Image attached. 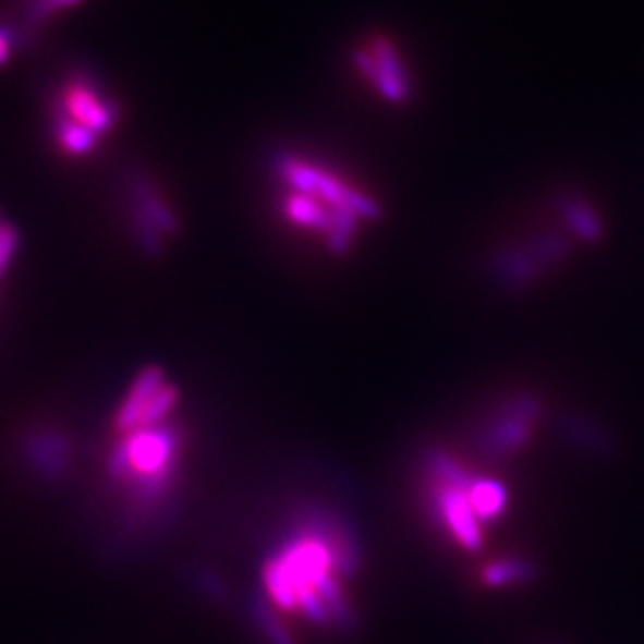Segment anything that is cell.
I'll return each instance as SVG.
<instances>
[{"instance_id": "1", "label": "cell", "mask_w": 644, "mask_h": 644, "mask_svg": "<svg viewBox=\"0 0 644 644\" xmlns=\"http://www.w3.org/2000/svg\"><path fill=\"white\" fill-rule=\"evenodd\" d=\"M359 568V546L336 517L309 513L262 568V588L272 609L314 625L350 619L345 584Z\"/></svg>"}, {"instance_id": "2", "label": "cell", "mask_w": 644, "mask_h": 644, "mask_svg": "<svg viewBox=\"0 0 644 644\" xmlns=\"http://www.w3.org/2000/svg\"><path fill=\"white\" fill-rule=\"evenodd\" d=\"M177 457V432L151 425L126 434L111 461V469L113 475L130 484L143 500H157L174 475Z\"/></svg>"}, {"instance_id": "3", "label": "cell", "mask_w": 644, "mask_h": 644, "mask_svg": "<svg viewBox=\"0 0 644 644\" xmlns=\"http://www.w3.org/2000/svg\"><path fill=\"white\" fill-rule=\"evenodd\" d=\"M118 109L99 84L84 74L70 77L59 93L57 129L59 147L70 155H86L116 124Z\"/></svg>"}, {"instance_id": "4", "label": "cell", "mask_w": 644, "mask_h": 644, "mask_svg": "<svg viewBox=\"0 0 644 644\" xmlns=\"http://www.w3.org/2000/svg\"><path fill=\"white\" fill-rule=\"evenodd\" d=\"M432 509L443 530L461 548L475 552L484 546V523L475 513L469 486L473 475L464 471L452 457L436 452L429 457Z\"/></svg>"}, {"instance_id": "5", "label": "cell", "mask_w": 644, "mask_h": 644, "mask_svg": "<svg viewBox=\"0 0 644 644\" xmlns=\"http://www.w3.org/2000/svg\"><path fill=\"white\" fill-rule=\"evenodd\" d=\"M179 400L177 387L166 381L159 368L143 370L118 409L116 429L129 434L141 427L161 425L174 411Z\"/></svg>"}, {"instance_id": "6", "label": "cell", "mask_w": 644, "mask_h": 644, "mask_svg": "<svg viewBox=\"0 0 644 644\" xmlns=\"http://www.w3.org/2000/svg\"><path fill=\"white\" fill-rule=\"evenodd\" d=\"M356 65L362 76L370 82L377 93L391 101V104H404L411 93V77L409 70L396 51V47L386 38H373L361 47L356 54Z\"/></svg>"}, {"instance_id": "7", "label": "cell", "mask_w": 644, "mask_h": 644, "mask_svg": "<svg viewBox=\"0 0 644 644\" xmlns=\"http://www.w3.org/2000/svg\"><path fill=\"white\" fill-rule=\"evenodd\" d=\"M540 402L532 396L515 398L509 409L494 421L484 438L488 454L507 457L519 450L530 438V432L540 416Z\"/></svg>"}, {"instance_id": "8", "label": "cell", "mask_w": 644, "mask_h": 644, "mask_svg": "<svg viewBox=\"0 0 644 644\" xmlns=\"http://www.w3.org/2000/svg\"><path fill=\"white\" fill-rule=\"evenodd\" d=\"M469 496H471L475 513L482 519L484 525L498 519L509 507V491L500 482H496L491 477L473 475L471 486H469Z\"/></svg>"}, {"instance_id": "9", "label": "cell", "mask_w": 644, "mask_h": 644, "mask_svg": "<svg viewBox=\"0 0 644 644\" xmlns=\"http://www.w3.org/2000/svg\"><path fill=\"white\" fill-rule=\"evenodd\" d=\"M563 218H566V224L573 231V234H578L582 241L593 243V241H598L605 234L603 220L598 218V214L594 211L593 206L578 199V197H571L563 204Z\"/></svg>"}, {"instance_id": "10", "label": "cell", "mask_w": 644, "mask_h": 644, "mask_svg": "<svg viewBox=\"0 0 644 644\" xmlns=\"http://www.w3.org/2000/svg\"><path fill=\"white\" fill-rule=\"evenodd\" d=\"M532 573L530 566L521 559H502V561H494L486 571H484V580L488 586L500 588V586H509V584H517L527 580Z\"/></svg>"}, {"instance_id": "11", "label": "cell", "mask_w": 644, "mask_h": 644, "mask_svg": "<svg viewBox=\"0 0 644 644\" xmlns=\"http://www.w3.org/2000/svg\"><path fill=\"white\" fill-rule=\"evenodd\" d=\"M17 247V232L0 218V277L7 272V266Z\"/></svg>"}, {"instance_id": "12", "label": "cell", "mask_w": 644, "mask_h": 644, "mask_svg": "<svg viewBox=\"0 0 644 644\" xmlns=\"http://www.w3.org/2000/svg\"><path fill=\"white\" fill-rule=\"evenodd\" d=\"M76 2H80V0H38L34 4V9H32V24H38L40 20H45V17H49L52 13H57L59 9L72 7Z\"/></svg>"}, {"instance_id": "13", "label": "cell", "mask_w": 644, "mask_h": 644, "mask_svg": "<svg viewBox=\"0 0 644 644\" xmlns=\"http://www.w3.org/2000/svg\"><path fill=\"white\" fill-rule=\"evenodd\" d=\"M9 52H11V40H9L7 32H2V29H0V63H4V61H7Z\"/></svg>"}]
</instances>
